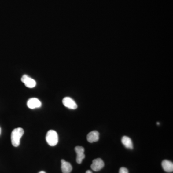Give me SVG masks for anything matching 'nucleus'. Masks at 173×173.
<instances>
[{"instance_id":"1","label":"nucleus","mask_w":173,"mask_h":173,"mask_svg":"<svg viewBox=\"0 0 173 173\" xmlns=\"http://www.w3.org/2000/svg\"><path fill=\"white\" fill-rule=\"evenodd\" d=\"M24 133V130L20 127L15 128L12 131L11 133V142L12 144L14 147H17L20 145L21 138Z\"/></svg>"},{"instance_id":"2","label":"nucleus","mask_w":173,"mask_h":173,"mask_svg":"<svg viewBox=\"0 0 173 173\" xmlns=\"http://www.w3.org/2000/svg\"><path fill=\"white\" fill-rule=\"evenodd\" d=\"M46 140L50 146H55L58 142L57 133L53 130H50L46 135Z\"/></svg>"},{"instance_id":"3","label":"nucleus","mask_w":173,"mask_h":173,"mask_svg":"<svg viewBox=\"0 0 173 173\" xmlns=\"http://www.w3.org/2000/svg\"><path fill=\"white\" fill-rule=\"evenodd\" d=\"M75 152L76 153V162L79 164H81L83 160L85 157L84 154V148L81 146H76L75 148Z\"/></svg>"},{"instance_id":"4","label":"nucleus","mask_w":173,"mask_h":173,"mask_svg":"<svg viewBox=\"0 0 173 173\" xmlns=\"http://www.w3.org/2000/svg\"><path fill=\"white\" fill-rule=\"evenodd\" d=\"M105 166V163L101 158L94 160L91 165V168L94 171L97 172L100 171Z\"/></svg>"},{"instance_id":"5","label":"nucleus","mask_w":173,"mask_h":173,"mask_svg":"<svg viewBox=\"0 0 173 173\" xmlns=\"http://www.w3.org/2000/svg\"><path fill=\"white\" fill-rule=\"evenodd\" d=\"M21 81L28 88H34L36 85V82L35 80L29 78L28 75H23L21 78Z\"/></svg>"},{"instance_id":"6","label":"nucleus","mask_w":173,"mask_h":173,"mask_svg":"<svg viewBox=\"0 0 173 173\" xmlns=\"http://www.w3.org/2000/svg\"><path fill=\"white\" fill-rule=\"evenodd\" d=\"M62 102H63V105H64V106L69 108V109L74 110V109H76L78 107V105H76V102L70 97H65L63 99Z\"/></svg>"},{"instance_id":"7","label":"nucleus","mask_w":173,"mask_h":173,"mask_svg":"<svg viewBox=\"0 0 173 173\" xmlns=\"http://www.w3.org/2000/svg\"><path fill=\"white\" fill-rule=\"evenodd\" d=\"M42 105L41 101L37 98H32L29 99L27 102V106L30 109L39 108Z\"/></svg>"},{"instance_id":"8","label":"nucleus","mask_w":173,"mask_h":173,"mask_svg":"<svg viewBox=\"0 0 173 173\" xmlns=\"http://www.w3.org/2000/svg\"><path fill=\"white\" fill-rule=\"evenodd\" d=\"M87 140L90 143L97 142L99 139V133L97 131H92L87 135Z\"/></svg>"},{"instance_id":"9","label":"nucleus","mask_w":173,"mask_h":173,"mask_svg":"<svg viewBox=\"0 0 173 173\" xmlns=\"http://www.w3.org/2000/svg\"><path fill=\"white\" fill-rule=\"evenodd\" d=\"M61 169L63 173H71L72 170V166L68 162H66L64 160H61Z\"/></svg>"},{"instance_id":"10","label":"nucleus","mask_w":173,"mask_h":173,"mask_svg":"<svg viewBox=\"0 0 173 173\" xmlns=\"http://www.w3.org/2000/svg\"><path fill=\"white\" fill-rule=\"evenodd\" d=\"M162 167L165 172L171 173L173 171V164L171 161L164 160L162 162Z\"/></svg>"},{"instance_id":"11","label":"nucleus","mask_w":173,"mask_h":173,"mask_svg":"<svg viewBox=\"0 0 173 173\" xmlns=\"http://www.w3.org/2000/svg\"><path fill=\"white\" fill-rule=\"evenodd\" d=\"M121 142L127 148L130 149H133L132 142L130 138L128 137L127 136H124L122 138Z\"/></svg>"},{"instance_id":"12","label":"nucleus","mask_w":173,"mask_h":173,"mask_svg":"<svg viewBox=\"0 0 173 173\" xmlns=\"http://www.w3.org/2000/svg\"><path fill=\"white\" fill-rule=\"evenodd\" d=\"M119 173H128V170L125 167H121L119 169Z\"/></svg>"},{"instance_id":"13","label":"nucleus","mask_w":173,"mask_h":173,"mask_svg":"<svg viewBox=\"0 0 173 173\" xmlns=\"http://www.w3.org/2000/svg\"><path fill=\"white\" fill-rule=\"evenodd\" d=\"M86 173H92V172H91L90 170H88V171H86Z\"/></svg>"},{"instance_id":"14","label":"nucleus","mask_w":173,"mask_h":173,"mask_svg":"<svg viewBox=\"0 0 173 173\" xmlns=\"http://www.w3.org/2000/svg\"><path fill=\"white\" fill-rule=\"evenodd\" d=\"M39 173H45V172H44V171H41V172H39Z\"/></svg>"},{"instance_id":"15","label":"nucleus","mask_w":173,"mask_h":173,"mask_svg":"<svg viewBox=\"0 0 173 173\" xmlns=\"http://www.w3.org/2000/svg\"><path fill=\"white\" fill-rule=\"evenodd\" d=\"M157 125H159V122L157 123Z\"/></svg>"},{"instance_id":"16","label":"nucleus","mask_w":173,"mask_h":173,"mask_svg":"<svg viewBox=\"0 0 173 173\" xmlns=\"http://www.w3.org/2000/svg\"><path fill=\"white\" fill-rule=\"evenodd\" d=\"M0 134H1V128H0Z\"/></svg>"}]
</instances>
